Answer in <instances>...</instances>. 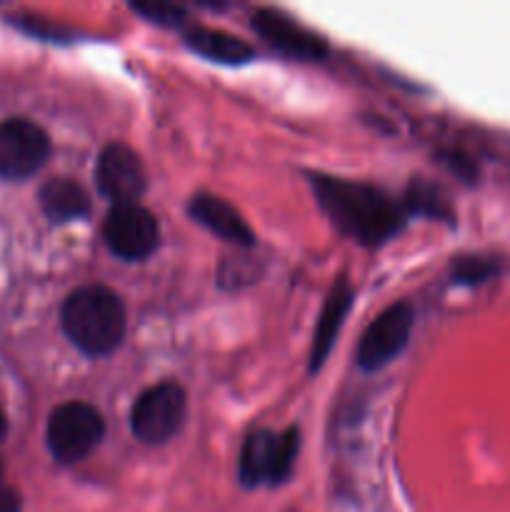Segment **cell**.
<instances>
[{
  "instance_id": "obj_6",
  "label": "cell",
  "mask_w": 510,
  "mask_h": 512,
  "mask_svg": "<svg viewBox=\"0 0 510 512\" xmlns=\"http://www.w3.org/2000/svg\"><path fill=\"white\" fill-rule=\"evenodd\" d=\"M105 245L120 260H145L158 250L160 225L155 215L140 203L113 205L103 223Z\"/></svg>"
},
{
  "instance_id": "obj_19",
  "label": "cell",
  "mask_w": 510,
  "mask_h": 512,
  "mask_svg": "<svg viewBox=\"0 0 510 512\" xmlns=\"http://www.w3.org/2000/svg\"><path fill=\"white\" fill-rule=\"evenodd\" d=\"M445 163H448L450 168H453L455 173L460 175V178H473V175H475L473 160H468V158H465V155L448 153V160H445Z\"/></svg>"
},
{
  "instance_id": "obj_15",
  "label": "cell",
  "mask_w": 510,
  "mask_h": 512,
  "mask_svg": "<svg viewBox=\"0 0 510 512\" xmlns=\"http://www.w3.org/2000/svg\"><path fill=\"white\" fill-rule=\"evenodd\" d=\"M405 213L423 215V218L433 220H445V223H453V205H450L448 195L443 193V188H438L435 183H428L423 178H415L408 185V193H405L403 203Z\"/></svg>"
},
{
  "instance_id": "obj_2",
  "label": "cell",
  "mask_w": 510,
  "mask_h": 512,
  "mask_svg": "<svg viewBox=\"0 0 510 512\" xmlns=\"http://www.w3.org/2000/svg\"><path fill=\"white\" fill-rule=\"evenodd\" d=\"M60 325L70 343L88 358H105L125 338V305L103 285H85L70 293L60 308Z\"/></svg>"
},
{
  "instance_id": "obj_4",
  "label": "cell",
  "mask_w": 510,
  "mask_h": 512,
  "mask_svg": "<svg viewBox=\"0 0 510 512\" xmlns=\"http://www.w3.org/2000/svg\"><path fill=\"white\" fill-rule=\"evenodd\" d=\"M105 435V420L90 403L70 400L50 413L45 443L60 465H75L88 458Z\"/></svg>"
},
{
  "instance_id": "obj_7",
  "label": "cell",
  "mask_w": 510,
  "mask_h": 512,
  "mask_svg": "<svg viewBox=\"0 0 510 512\" xmlns=\"http://www.w3.org/2000/svg\"><path fill=\"white\" fill-rule=\"evenodd\" d=\"M50 138L28 118L0 123V178L25 180L38 173L50 158Z\"/></svg>"
},
{
  "instance_id": "obj_14",
  "label": "cell",
  "mask_w": 510,
  "mask_h": 512,
  "mask_svg": "<svg viewBox=\"0 0 510 512\" xmlns=\"http://www.w3.org/2000/svg\"><path fill=\"white\" fill-rule=\"evenodd\" d=\"M185 45L190 50L200 55V58H208L213 63L223 65H245L253 60V48H250L245 40L235 38V35L225 33V30L215 28H203V25H190L183 33Z\"/></svg>"
},
{
  "instance_id": "obj_10",
  "label": "cell",
  "mask_w": 510,
  "mask_h": 512,
  "mask_svg": "<svg viewBox=\"0 0 510 512\" xmlns=\"http://www.w3.org/2000/svg\"><path fill=\"white\" fill-rule=\"evenodd\" d=\"M253 30L265 43L273 45L278 53L288 55V58L323 60L328 55V43L318 33L285 15L283 10L260 8L253 15Z\"/></svg>"
},
{
  "instance_id": "obj_8",
  "label": "cell",
  "mask_w": 510,
  "mask_h": 512,
  "mask_svg": "<svg viewBox=\"0 0 510 512\" xmlns=\"http://www.w3.org/2000/svg\"><path fill=\"white\" fill-rule=\"evenodd\" d=\"M413 320L415 313L410 303H395L385 308L360 338L358 353H355L360 368L365 373H375V370L393 363L408 345Z\"/></svg>"
},
{
  "instance_id": "obj_20",
  "label": "cell",
  "mask_w": 510,
  "mask_h": 512,
  "mask_svg": "<svg viewBox=\"0 0 510 512\" xmlns=\"http://www.w3.org/2000/svg\"><path fill=\"white\" fill-rule=\"evenodd\" d=\"M5 435H8V418H5V413L0 410V443H3Z\"/></svg>"
},
{
  "instance_id": "obj_13",
  "label": "cell",
  "mask_w": 510,
  "mask_h": 512,
  "mask_svg": "<svg viewBox=\"0 0 510 512\" xmlns=\"http://www.w3.org/2000/svg\"><path fill=\"white\" fill-rule=\"evenodd\" d=\"M38 203L50 223H73L90 213V195L70 178H53L40 185Z\"/></svg>"
},
{
  "instance_id": "obj_11",
  "label": "cell",
  "mask_w": 510,
  "mask_h": 512,
  "mask_svg": "<svg viewBox=\"0 0 510 512\" xmlns=\"http://www.w3.org/2000/svg\"><path fill=\"white\" fill-rule=\"evenodd\" d=\"M188 213L195 223L203 225L205 230H210V233L218 235V238L228 240L230 245H238V248L245 250H250L255 245L253 228L245 223L243 215H240L228 200L218 198V195H193L188 203Z\"/></svg>"
},
{
  "instance_id": "obj_12",
  "label": "cell",
  "mask_w": 510,
  "mask_h": 512,
  "mask_svg": "<svg viewBox=\"0 0 510 512\" xmlns=\"http://www.w3.org/2000/svg\"><path fill=\"white\" fill-rule=\"evenodd\" d=\"M353 305V288L345 278H338L330 288L328 298H325L323 310H320L318 328L313 333V348H310V373L323 368V363L328 360L330 350H333L335 338H338L340 328H343L345 318H348V310Z\"/></svg>"
},
{
  "instance_id": "obj_17",
  "label": "cell",
  "mask_w": 510,
  "mask_h": 512,
  "mask_svg": "<svg viewBox=\"0 0 510 512\" xmlns=\"http://www.w3.org/2000/svg\"><path fill=\"white\" fill-rule=\"evenodd\" d=\"M130 8L138 15H143L145 20L155 25H163V28H175V25L185 23V8L175 3H163V0H140V3H130Z\"/></svg>"
},
{
  "instance_id": "obj_5",
  "label": "cell",
  "mask_w": 510,
  "mask_h": 512,
  "mask_svg": "<svg viewBox=\"0 0 510 512\" xmlns=\"http://www.w3.org/2000/svg\"><path fill=\"white\" fill-rule=\"evenodd\" d=\"M185 390L178 383H158L138 395L130 410V430L145 445H163L183 428Z\"/></svg>"
},
{
  "instance_id": "obj_16",
  "label": "cell",
  "mask_w": 510,
  "mask_h": 512,
  "mask_svg": "<svg viewBox=\"0 0 510 512\" xmlns=\"http://www.w3.org/2000/svg\"><path fill=\"white\" fill-rule=\"evenodd\" d=\"M495 273H498V263L493 258H485V255H463V258H458L453 263L450 280L455 285H478L493 278Z\"/></svg>"
},
{
  "instance_id": "obj_9",
  "label": "cell",
  "mask_w": 510,
  "mask_h": 512,
  "mask_svg": "<svg viewBox=\"0 0 510 512\" xmlns=\"http://www.w3.org/2000/svg\"><path fill=\"white\" fill-rule=\"evenodd\" d=\"M95 183L103 198L113 205L138 203L140 195L148 188L143 160L130 145L108 143L95 163Z\"/></svg>"
},
{
  "instance_id": "obj_3",
  "label": "cell",
  "mask_w": 510,
  "mask_h": 512,
  "mask_svg": "<svg viewBox=\"0 0 510 512\" xmlns=\"http://www.w3.org/2000/svg\"><path fill=\"white\" fill-rule=\"evenodd\" d=\"M300 450V430L288 428L285 433L258 430L243 443L238 460V478L245 488L258 485H283L293 475L295 458Z\"/></svg>"
},
{
  "instance_id": "obj_18",
  "label": "cell",
  "mask_w": 510,
  "mask_h": 512,
  "mask_svg": "<svg viewBox=\"0 0 510 512\" xmlns=\"http://www.w3.org/2000/svg\"><path fill=\"white\" fill-rule=\"evenodd\" d=\"M0 512H20V495L5 478L3 465H0Z\"/></svg>"
},
{
  "instance_id": "obj_1",
  "label": "cell",
  "mask_w": 510,
  "mask_h": 512,
  "mask_svg": "<svg viewBox=\"0 0 510 512\" xmlns=\"http://www.w3.org/2000/svg\"><path fill=\"white\" fill-rule=\"evenodd\" d=\"M310 188L330 223L365 248H378L405 228L403 205L375 185L310 173Z\"/></svg>"
}]
</instances>
